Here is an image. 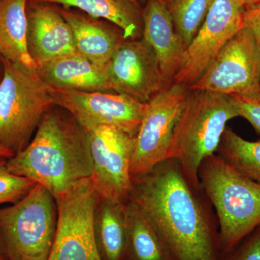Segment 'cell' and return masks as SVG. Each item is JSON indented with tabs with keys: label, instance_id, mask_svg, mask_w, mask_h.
Here are the masks:
<instances>
[{
	"label": "cell",
	"instance_id": "1",
	"mask_svg": "<svg viewBox=\"0 0 260 260\" xmlns=\"http://www.w3.org/2000/svg\"><path fill=\"white\" fill-rule=\"evenodd\" d=\"M201 190L174 159L133 177L129 200L153 221L174 260H218L216 232Z\"/></svg>",
	"mask_w": 260,
	"mask_h": 260
},
{
	"label": "cell",
	"instance_id": "2",
	"mask_svg": "<svg viewBox=\"0 0 260 260\" xmlns=\"http://www.w3.org/2000/svg\"><path fill=\"white\" fill-rule=\"evenodd\" d=\"M7 167L13 174L44 186L59 199L91 179L93 162L88 133L67 111L51 107L43 116L32 139L7 160Z\"/></svg>",
	"mask_w": 260,
	"mask_h": 260
},
{
	"label": "cell",
	"instance_id": "3",
	"mask_svg": "<svg viewBox=\"0 0 260 260\" xmlns=\"http://www.w3.org/2000/svg\"><path fill=\"white\" fill-rule=\"evenodd\" d=\"M237 116L230 95L189 90L174 128L168 159L177 160L196 187L200 188V165L216 153L227 123Z\"/></svg>",
	"mask_w": 260,
	"mask_h": 260
},
{
	"label": "cell",
	"instance_id": "4",
	"mask_svg": "<svg viewBox=\"0 0 260 260\" xmlns=\"http://www.w3.org/2000/svg\"><path fill=\"white\" fill-rule=\"evenodd\" d=\"M198 177L202 190L216 210L221 245L232 252L260 226V183L215 154L203 160Z\"/></svg>",
	"mask_w": 260,
	"mask_h": 260
},
{
	"label": "cell",
	"instance_id": "5",
	"mask_svg": "<svg viewBox=\"0 0 260 260\" xmlns=\"http://www.w3.org/2000/svg\"><path fill=\"white\" fill-rule=\"evenodd\" d=\"M0 59V146L15 155L27 146L43 116L55 103L53 88L37 70Z\"/></svg>",
	"mask_w": 260,
	"mask_h": 260
},
{
	"label": "cell",
	"instance_id": "6",
	"mask_svg": "<svg viewBox=\"0 0 260 260\" xmlns=\"http://www.w3.org/2000/svg\"><path fill=\"white\" fill-rule=\"evenodd\" d=\"M57 223L55 198L37 184L21 199L0 208V246L9 260H47Z\"/></svg>",
	"mask_w": 260,
	"mask_h": 260
},
{
	"label": "cell",
	"instance_id": "7",
	"mask_svg": "<svg viewBox=\"0 0 260 260\" xmlns=\"http://www.w3.org/2000/svg\"><path fill=\"white\" fill-rule=\"evenodd\" d=\"M187 90L260 96V56L250 29L237 32Z\"/></svg>",
	"mask_w": 260,
	"mask_h": 260
},
{
	"label": "cell",
	"instance_id": "8",
	"mask_svg": "<svg viewBox=\"0 0 260 260\" xmlns=\"http://www.w3.org/2000/svg\"><path fill=\"white\" fill-rule=\"evenodd\" d=\"M189 90L169 85L148 103L135 136L132 157V178L143 175L167 160L174 128L182 112Z\"/></svg>",
	"mask_w": 260,
	"mask_h": 260
},
{
	"label": "cell",
	"instance_id": "9",
	"mask_svg": "<svg viewBox=\"0 0 260 260\" xmlns=\"http://www.w3.org/2000/svg\"><path fill=\"white\" fill-rule=\"evenodd\" d=\"M99 196L91 179L56 200L58 223L47 260H101L93 233V215Z\"/></svg>",
	"mask_w": 260,
	"mask_h": 260
},
{
	"label": "cell",
	"instance_id": "10",
	"mask_svg": "<svg viewBox=\"0 0 260 260\" xmlns=\"http://www.w3.org/2000/svg\"><path fill=\"white\" fill-rule=\"evenodd\" d=\"M93 162L91 181L100 198L125 203L133 186L130 167L135 135L112 126L85 130Z\"/></svg>",
	"mask_w": 260,
	"mask_h": 260
},
{
	"label": "cell",
	"instance_id": "11",
	"mask_svg": "<svg viewBox=\"0 0 260 260\" xmlns=\"http://www.w3.org/2000/svg\"><path fill=\"white\" fill-rule=\"evenodd\" d=\"M55 105L64 109L85 130L107 126L136 136L146 109L125 93L53 88Z\"/></svg>",
	"mask_w": 260,
	"mask_h": 260
},
{
	"label": "cell",
	"instance_id": "12",
	"mask_svg": "<svg viewBox=\"0 0 260 260\" xmlns=\"http://www.w3.org/2000/svg\"><path fill=\"white\" fill-rule=\"evenodd\" d=\"M245 10L237 0H213L199 31L184 51L172 84L187 89L205 73L219 51L244 26Z\"/></svg>",
	"mask_w": 260,
	"mask_h": 260
},
{
	"label": "cell",
	"instance_id": "13",
	"mask_svg": "<svg viewBox=\"0 0 260 260\" xmlns=\"http://www.w3.org/2000/svg\"><path fill=\"white\" fill-rule=\"evenodd\" d=\"M105 66L114 91L141 102L148 103L167 87L156 56L143 38L124 41Z\"/></svg>",
	"mask_w": 260,
	"mask_h": 260
},
{
	"label": "cell",
	"instance_id": "14",
	"mask_svg": "<svg viewBox=\"0 0 260 260\" xmlns=\"http://www.w3.org/2000/svg\"><path fill=\"white\" fill-rule=\"evenodd\" d=\"M36 4L27 13V44L37 67L77 52L71 28L62 15L49 5Z\"/></svg>",
	"mask_w": 260,
	"mask_h": 260
},
{
	"label": "cell",
	"instance_id": "15",
	"mask_svg": "<svg viewBox=\"0 0 260 260\" xmlns=\"http://www.w3.org/2000/svg\"><path fill=\"white\" fill-rule=\"evenodd\" d=\"M142 15L143 39L153 49L164 81L172 85L180 70L184 49L162 0H148Z\"/></svg>",
	"mask_w": 260,
	"mask_h": 260
},
{
	"label": "cell",
	"instance_id": "16",
	"mask_svg": "<svg viewBox=\"0 0 260 260\" xmlns=\"http://www.w3.org/2000/svg\"><path fill=\"white\" fill-rule=\"evenodd\" d=\"M37 72L53 88L115 92L105 65L95 64L78 52L38 65Z\"/></svg>",
	"mask_w": 260,
	"mask_h": 260
},
{
	"label": "cell",
	"instance_id": "17",
	"mask_svg": "<svg viewBox=\"0 0 260 260\" xmlns=\"http://www.w3.org/2000/svg\"><path fill=\"white\" fill-rule=\"evenodd\" d=\"M61 14L71 28L77 52L95 64L106 65L126 40L122 31L107 28L77 13L62 10Z\"/></svg>",
	"mask_w": 260,
	"mask_h": 260
},
{
	"label": "cell",
	"instance_id": "18",
	"mask_svg": "<svg viewBox=\"0 0 260 260\" xmlns=\"http://www.w3.org/2000/svg\"><path fill=\"white\" fill-rule=\"evenodd\" d=\"M125 203L99 198L93 215V233L101 260H124L126 244Z\"/></svg>",
	"mask_w": 260,
	"mask_h": 260
},
{
	"label": "cell",
	"instance_id": "19",
	"mask_svg": "<svg viewBox=\"0 0 260 260\" xmlns=\"http://www.w3.org/2000/svg\"><path fill=\"white\" fill-rule=\"evenodd\" d=\"M124 260H174L153 221L133 202L125 204Z\"/></svg>",
	"mask_w": 260,
	"mask_h": 260
},
{
	"label": "cell",
	"instance_id": "20",
	"mask_svg": "<svg viewBox=\"0 0 260 260\" xmlns=\"http://www.w3.org/2000/svg\"><path fill=\"white\" fill-rule=\"evenodd\" d=\"M28 0H0V58L37 70L28 52Z\"/></svg>",
	"mask_w": 260,
	"mask_h": 260
},
{
	"label": "cell",
	"instance_id": "21",
	"mask_svg": "<svg viewBox=\"0 0 260 260\" xmlns=\"http://www.w3.org/2000/svg\"><path fill=\"white\" fill-rule=\"evenodd\" d=\"M34 3L60 4L83 10L90 16L116 25L126 40L143 37V20L140 7L132 0H32Z\"/></svg>",
	"mask_w": 260,
	"mask_h": 260
},
{
	"label": "cell",
	"instance_id": "22",
	"mask_svg": "<svg viewBox=\"0 0 260 260\" xmlns=\"http://www.w3.org/2000/svg\"><path fill=\"white\" fill-rule=\"evenodd\" d=\"M217 152L229 165L260 183V139L249 141L226 128Z\"/></svg>",
	"mask_w": 260,
	"mask_h": 260
},
{
	"label": "cell",
	"instance_id": "23",
	"mask_svg": "<svg viewBox=\"0 0 260 260\" xmlns=\"http://www.w3.org/2000/svg\"><path fill=\"white\" fill-rule=\"evenodd\" d=\"M184 49L199 31L213 0H162Z\"/></svg>",
	"mask_w": 260,
	"mask_h": 260
},
{
	"label": "cell",
	"instance_id": "24",
	"mask_svg": "<svg viewBox=\"0 0 260 260\" xmlns=\"http://www.w3.org/2000/svg\"><path fill=\"white\" fill-rule=\"evenodd\" d=\"M8 159L0 158V205L18 201L31 190L37 183L10 172Z\"/></svg>",
	"mask_w": 260,
	"mask_h": 260
},
{
	"label": "cell",
	"instance_id": "25",
	"mask_svg": "<svg viewBox=\"0 0 260 260\" xmlns=\"http://www.w3.org/2000/svg\"><path fill=\"white\" fill-rule=\"evenodd\" d=\"M237 107L239 116L249 121L260 133V96L246 97L230 95Z\"/></svg>",
	"mask_w": 260,
	"mask_h": 260
},
{
	"label": "cell",
	"instance_id": "26",
	"mask_svg": "<svg viewBox=\"0 0 260 260\" xmlns=\"http://www.w3.org/2000/svg\"><path fill=\"white\" fill-rule=\"evenodd\" d=\"M242 243L230 260H260V226Z\"/></svg>",
	"mask_w": 260,
	"mask_h": 260
},
{
	"label": "cell",
	"instance_id": "27",
	"mask_svg": "<svg viewBox=\"0 0 260 260\" xmlns=\"http://www.w3.org/2000/svg\"><path fill=\"white\" fill-rule=\"evenodd\" d=\"M244 26L248 27L252 32L260 56V6L245 10Z\"/></svg>",
	"mask_w": 260,
	"mask_h": 260
},
{
	"label": "cell",
	"instance_id": "28",
	"mask_svg": "<svg viewBox=\"0 0 260 260\" xmlns=\"http://www.w3.org/2000/svg\"><path fill=\"white\" fill-rule=\"evenodd\" d=\"M244 10L254 9L260 6V0H237Z\"/></svg>",
	"mask_w": 260,
	"mask_h": 260
},
{
	"label": "cell",
	"instance_id": "29",
	"mask_svg": "<svg viewBox=\"0 0 260 260\" xmlns=\"http://www.w3.org/2000/svg\"><path fill=\"white\" fill-rule=\"evenodd\" d=\"M13 155H14V154L12 153L10 150L0 146V158L9 159L12 158Z\"/></svg>",
	"mask_w": 260,
	"mask_h": 260
},
{
	"label": "cell",
	"instance_id": "30",
	"mask_svg": "<svg viewBox=\"0 0 260 260\" xmlns=\"http://www.w3.org/2000/svg\"><path fill=\"white\" fill-rule=\"evenodd\" d=\"M0 260H9L1 246H0Z\"/></svg>",
	"mask_w": 260,
	"mask_h": 260
},
{
	"label": "cell",
	"instance_id": "31",
	"mask_svg": "<svg viewBox=\"0 0 260 260\" xmlns=\"http://www.w3.org/2000/svg\"><path fill=\"white\" fill-rule=\"evenodd\" d=\"M132 1H133V3H134L135 5H138V6L140 7L139 3H138V1H137V0H132Z\"/></svg>",
	"mask_w": 260,
	"mask_h": 260
},
{
	"label": "cell",
	"instance_id": "32",
	"mask_svg": "<svg viewBox=\"0 0 260 260\" xmlns=\"http://www.w3.org/2000/svg\"><path fill=\"white\" fill-rule=\"evenodd\" d=\"M138 1V3H139V2H147L148 0H137Z\"/></svg>",
	"mask_w": 260,
	"mask_h": 260
}]
</instances>
